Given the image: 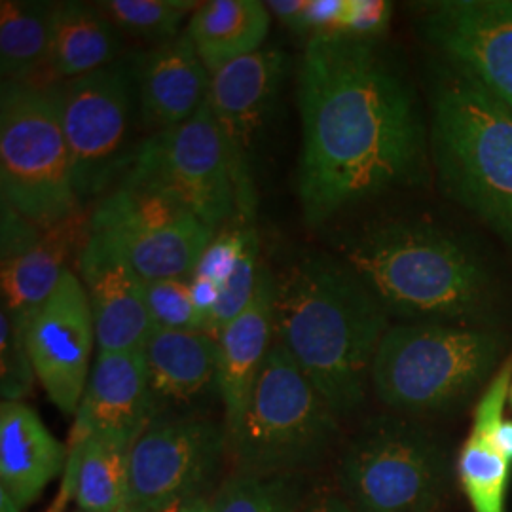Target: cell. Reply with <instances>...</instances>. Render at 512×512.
Listing matches in <instances>:
<instances>
[{"label": "cell", "mask_w": 512, "mask_h": 512, "mask_svg": "<svg viewBox=\"0 0 512 512\" xmlns=\"http://www.w3.org/2000/svg\"><path fill=\"white\" fill-rule=\"evenodd\" d=\"M298 110V202L310 228L427 181L429 124L420 97L376 38H308L298 69Z\"/></svg>", "instance_id": "obj_1"}, {"label": "cell", "mask_w": 512, "mask_h": 512, "mask_svg": "<svg viewBox=\"0 0 512 512\" xmlns=\"http://www.w3.org/2000/svg\"><path fill=\"white\" fill-rule=\"evenodd\" d=\"M274 277V340L342 420L365 403L389 313L340 256L306 253Z\"/></svg>", "instance_id": "obj_2"}, {"label": "cell", "mask_w": 512, "mask_h": 512, "mask_svg": "<svg viewBox=\"0 0 512 512\" xmlns=\"http://www.w3.org/2000/svg\"><path fill=\"white\" fill-rule=\"evenodd\" d=\"M338 256L389 315L469 327L494 308L495 283L488 266L437 224L404 219L368 224L342 238Z\"/></svg>", "instance_id": "obj_3"}, {"label": "cell", "mask_w": 512, "mask_h": 512, "mask_svg": "<svg viewBox=\"0 0 512 512\" xmlns=\"http://www.w3.org/2000/svg\"><path fill=\"white\" fill-rule=\"evenodd\" d=\"M429 150L446 198L512 243V109L448 61L429 84Z\"/></svg>", "instance_id": "obj_4"}, {"label": "cell", "mask_w": 512, "mask_h": 512, "mask_svg": "<svg viewBox=\"0 0 512 512\" xmlns=\"http://www.w3.org/2000/svg\"><path fill=\"white\" fill-rule=\"evenodd\" d=\"M505 349L507 336L497 330L395 325L376 351L370 385L382 403L401 414L448 410L494 376Z\"/></svg>", "instance_id": "obj_5"}, {"label": "cell", "mask_w": 512, "mask_h": 512, "mask_svg": "<svg viewBox=\"0 0 512 512\" xmlns=\"http://www.w3.org/2000/svg\"><path fill=\"white\" fill-rule=\"evenodd\" d=\"M338 433L340 418L274 340L249 406L228 439L236 471L308 475L327 456Z\"/></svg>", "instance_id": "obj_6"}, {"label": "cell", "mask_w": 512, "mask_h": 512, "mask_svg": "<svg viewBox=\"0 0 512 512\" xmlns=\"http://www.w3.org/2000/svg\"><path fill=\"white\" fill-rule=\"evenodd\" d=\"M0 190L23 217L50 228L80 211L59 109L48 88L2 82Z\"/></svg>", "instance_id": "obj_7"}, {"label": "cell", "mask_w": 512, "mask_h": 512, "mask_svg": "<svg viewBox=\"0 0 512 512\" xmlns=\"http://www.w3.org/2000/svg\"><path fill=\"white\" fill-rule=\"evenodd\" d=\"M48 90L59 109L78 202L105 198L124 179L139 148L133 145L139 118L137 61L118 59Z\"/></svg>", "instance_id": "obj_8"}, {"label": "cell", "mask_w": 512, "mask_h": 512, "mask_svg": "<svg viewBox=\"0 0 512 512\" xmlns=\"http://www.w3.org/2000/svg\"><path fill=\"white\" fill-rule=\"evenodd\" d=\"M444 480L437 442L414 421H366L338 463L342 497L353 512H435Z\"/></svg>", "instance_id": "obj_9"}, {"label": "cell", "mask_w": 512, "mask_h": 512, "mask_svg": "<svg viewBox=\"0 0 512 512\" xmlns=\"http://www.w3.org/2000/svg\"><path fill=\"white\" fill-rule=\"evenodd\" d=\"M90 234L150 283L190 279L217 230L162 190L122 179L95 205Z\"/></svg>", "instance_id": "obj_10"}, {"label": "cell", "mask_w": 512, "mask_h": 512, "mask_svg": "<svg viewBox=\"0 0 512 512\" xmlns=\"http://www.w3.org/2000/svg\"><path fill=\"white\" fill-rule=\"evenodd\" d=\"M124 179L162 190L215 230L236 219L228 156L207 101L181 126L150 133Z\"/></svg>", "instance_id": "obj_11"}, {"label": "cell", "mask_w": 512, "mask_h": 512, "mask_svg": "<svg viewBox=\"0 0 512 512\" xmlns=\"http://www.w3.org/2000/svg\"><path fill=\"white\" fill-rule=\"evenodd\" d=\"M226 450L224 423L198 414L156 416L129 448V511L162 512L203 497Z\"/></svg>", "instance_id": "obj_12"}, {"label": "cell", "mask_w": 512, "mask_h": 512, "mask_svg": "<svg viewBox=\"0 0 512 512\" xmlns=\"http://www.w3.org/2000/svg\"><path fill=\"white\" fill-rule=\"evenodd\" d=\"M289 71L279 48H262L211 74L207 103L226 148L236 194V219L251 226L256 217L255 162L277 93Z\"/></svg>", "instance_id": "obj_13"}, {"label": "cell", "mask_w": 512, "mask_h": 512, "mask_svg": "<svg viewBox=\"0 0 512 512\" xmlns=\"http://www.w3.org/2000/svg\"><path fill=\"white\" fill-rule=\"evenodd\" d=\"M25 346L37 380L48 399L74 416L90 378V359L97 344L88 294L71 268L54 294L25 327Z\"/></svg>", "instance_id": "obj_14"}, {"label": "cell", "mask_w": 512, "mask_h": 512, "mask_svg": "<svg viewBox=\"0 0 512 512\" xmlns=\"http://www.w3.org/2000/svg\"><path fill=\"white\" fill-rule=\"evenodd\" d=\"M421 31L444 61L512 109V0L429 2Z\"/></svg>", "instance_id": "obj_15"}, {"label": "cell", "mask_w": 512, "mask_h": 512, "mask_svg": "<svg viewBox=\"0 0 512 512\" xmlns=\"http://www.w3.org/2000/svg\"><path fill=\"white\" fill-rule=\"evenodd\" d=\"M76 270L88 294L97 351H143L154 330L147 283L103 239L90 232L78 249Z\"/></svg>", "instance_id": "obj_16"}, {"label": "cell", "mask_w": 512, "mask_h": 512, "mask_svg": "<svg viewBox=\"0 0 512 512\" xmlns=\"http://www.w3.org/2000/svg\"><path fill=\"white\" fill-rule=\"evenodd\" d=\"M156 418L143 351H97L80 406L74 414L69 446L92 437L131 444Z\"/></svg>", "instance_id": "obj_17"}, {"label": "cell", "mask_w": 512, "mask_h": 512, "mask_svg": "<svg viewBox=\"0 0 512 512\" xmlns=\"http://www.w3.org/2000/svg\"><path fill=\"white\" fill-rule=\"evenodd\" d=\"M143 357L156 416L196 414V404L219 397V340L209 332L154 329Z\"/></svg>", "instance_id": "obj_18"}, {"label": "cell", "mask_w": 512, "mask_h": 512, "mask_svg": "<svg viewBox=\"0 0 512 512\" xmlns=\"http://www.w3.org/2000/svg\"><path fill=\"white\" fill-rule=\"evenodd\" d=\"M211 73L186 29L137 61L139 120L152 133L181 126L207 101Z\"/></svg>", "instance_id": "obj_19"}, {"label": "cell", "mask_w": 512, "mask_h": 512, "mask_svg": "<svg viewBox=\"0 0 512 512\" xmlns=\"http://www.w3.org/2000/svg\"><path fill=\"white\" fill-rule=\"evenodd\" d=\"M274 298V274L262 264L253 302L220 332L219 399L228 439L241 423L274 344Z\"/></svg>", "instance_id": "obj_20"}, {"label": "cell", "mask_w": 512, "mask_h": 512, "mask_svg": "<svg viewBox=\"0 0 512 512\" xmlns=\"http://www.w3.org/2000/svg\"><path fill=\"white\" fill-rule=\"evenodd\" d=\"M511 389L512 355H509L476 404L469 439L459 454V480L473 512H505L512 454L501 444L497 431L505 420Z\"/></svg>", "instance_id": "obj_21"}, {"label": "cell", "mask_w": 512, "mask_h": 512, "mask_svg": "<svg viewBox=\"0 0 512 512\" xmlns=\"http://www.w3.org/2000/svg\"><path fill=\"white\" fill-rule=\"evenodd\" d=\"M65 465L67 448L31 406L0 404V490L27 509Z\"/></svg>", "instance_id": "obj_22"}, {"label": "cell", "mask_w": 512, "mask_h": 512, "mask_svg": "<svg viewBox=\"0 0 512 512\" xmlns=\"http://www.w3.org/2000/svg\"><path fill=\"white\" fill-rule=\"evenodd\" d=\"M88 232L90 219L84 222L78 211L69 219L44 228L37 243L23 253L2 260V310L12 317L23 332L31 317L54 294L65 270L69 268L67 258L80 239L88 238Z\"/></svg>", "instance_id": "obj_23"}, {"label": "cell", "mask_w": 512, "mask_h": 512, "mask_svg": "<svg viewBox=\"0 0 512 512\" xmlns=\"http://www.w3.org/2000/svg\"><path fill=\"white\" fill-rule=\"evenodd\" d=\"M122 38L95 4L55 2L42 88L105 69L118 61Z\"/></svg>", "instance_id": "obj_24"}, {"label": "cell", "mask_w": 512, "mask_h": 512, "mask_svg": "<svg viewBox=\"0 0 512 512\" xmlns=\"http://www.w3.org/2000/svg\"><path fill=\"white\" fill-rule=\"evenodd\" d=\"M270 31V10L258 0H207L188 19L186 33L209 73L256 54Z\"/></svg>", "instance_id": "obj_25"}, {"label": "cell", "mask_w": 512, "mask_h": 512, "mask_svg": "<svg viewBox=\"0 0 512 512\" xmlns=\"http://www.w3.org/2000/svg\"><path fill=\"white\" fill-rule=\"evenodd\" d=\"M128 456V444L105 437L67 448L65 467L74 471L78 511L120 512L128 507Z\"/></svg>", "instance_id": "obj_26"}, {"label": "cell", "mask_w": 512, "mask_h": 512, "mask_svg": "<svg viewBox=\"0 0 512 512\" xmlns=\"http://www.w3.org/2000/svg\"><path fill=\"white\" fill-rule=\"evenodd\" d=\"M55 2H0L2 82L35 84L46 65Z\"/></svg>", "instance_id": "obj_27"}, {"label": "cell", "mask_w": 512, "mask_h": 512, "mask_svg": "<svg viewBox=\"0 0 512 512\" xmlns=\"http://www.w3.org/2000/svg\"><path fill=\"white\" fill-rule=\"evenodd\" d=\"M311 499L308 475H256L236 471L213 499L215 512H302Z\"/></svg>", "instance_id": "obj_28"}, {"label": "cell", "mask_w": 512, "mask_h": 512, "mask_svg": "<svg viewBox=\"0 0 512 512\" xmlns=\"http://www.w3.org/2000/svg\"><path fill=\"white\" fill-rule=\"evenodd\" d=\"M120 35L162 44L181 33L200 2L194 0H105L97 4Z\"/></svg>", "instance_id": "obj_29"}, {"label": "cell", "mask_w": 512, "mask_h": 512, "mask_svg": "<svg viewBox=\"0 0 512 512\" xmlns=\"http://www.w3.org/2000/svg\"><path fill=\"white\" fill-rule=\"evenodd\" d=\"M147 304L154 329L211 334L209 319L198 310L192 298L190 279L150 281L147 283Z\"/></svg>", "instance_id": "obj_30"}, {"label": "cell", "mask_w": 512, "mask_h": 512, "mask_svg": "<svg viewBox=\"0 0 512 512\" xmlns=\"http://www.w3.org/2000/svg\"><path fill=\"white\" fill-rule=\"evenodd\" d=\"M260 270H262L260 245H258L256 230L253 228L234 274L230 275L228 281L220 287L219 302L211 313V321H209L211 334L217 340L220 332L226 329L234 319H238L239 315L253 302L258 279H260Z\"/></svg>", "instance_id": "obj_31"}, {"label": "cell", "mask_w": 512, "mask_h": 512, "mask_svg": "<svg viewBox=\"0 0 512 512\" xmlns=\"http://www.w3.org/2000/svg\"><path fill=\"white\" fill-rule=\"evenodd\" d=\"M0 393L2 403H23L37 378L25 346V334L12 317L0 313Z\"/></svg>", "instance_id": "obj_32"}, {"label": "cell", "mask_w": 512, "mask_h": 512, "mask_svg": "<svg viewBox=\"0 0 512 512\" xmlns=\"http://www.w3.org/2000/svg\"><path fill=\"white\" fill-rule=\"evenodd\" d=\"M251 230L253 226H234L215 234L200 256L192 277H203L222 287L234 274Z\"/></svg>", "instance_id": "obj_33"}, {"label": "cell", "mask_w": 512, "mask_h": 512, "mask_svg": "<svg viewBox=\"0 0 512 512\" xmlns=\"http://www.w3.org/2000/svg\"><path fill=\"white\" fill-rule=\"evenodd\" d=\"M391 4L384 0H346L340 35L376 38L389 23Z\"/></svg>", "instance_id": "obj_34"}, {"label": "cell", "mask_w": 512, "mask_h": 512, "mask_svg": "<svg viewBox=\"0 0 512 512\" xmlns=\"http://www.w3.org/2000/svg\"><path fill=\"white\" fill-rule=\"evenodd\" d=\"M42 230L44 228L23 217L10 203L2 202V260H8L35 245L42 236Z\"/></svg>", "instance_id": "obj_35"}, {"label": "cell", "mask_w": 512, "mask_h": 512, "mask_svg": "<svg viewBox=\"0 0 512 512\" xmlns=\"http://www.w3.org/2000/svg\"><path fill=\"white\" fill-rule=\"evenodd\" d=\"M310 0H268L266 8L274 14L285 27L293 29L294 33L304 31V19L308 12Z\"/></svg>", "instance_id": "obj_36"}, {"label": "cell", "mask_w": 512, "mask_h": 512, "mask_svg": "<svg viewBox=\"0 0 512 512\" xmlns=\"http://www.w3.org/2000/svg\"><path fill=\"white\" fill-rule=\"evenodd\" d=\"M190 287H192V298L198 310L211 321V313L219 302L220 285L203 277H190ZM209 329H211V323H209Z\"/></svg>", "instance_id": "obj_37"}, {"label": "cell", "mask_w": 512, "mask_h": 512, "mask_svg": "<svg viewBox=\"0 0 512 512\" xmlns=\"http://www.w3.org/2000/svg\"><path fill=\"white\" fill-rule=\"evenodd\" d=\"M302 512H353L346 499L342 495L330 494V492H323V494L311 495L308 505L304 507Z\"/></svg>", "instance_id": "obj_38"}, {"label": "cell", "mask_w": 512, "mask_h": 512, "mask_svg": "<svg viewBox=\"0 0 512 512\" xmlns=\"http://www.w3.org/2000/svg\"><path fill=\"white\" fill-rule=\"evenodd\" d=\"M162 512H215V509H213V501H209L205 497H196V499L177 503Z\"/></svg>", "instance_id": "obj_39"}, {"label": "cell", "mask_w": 512, "mask_h": 512, "mask_svg": "<svg viewBox=\"0 0 512 512\" xmlns=\"http://www.w3.org/2000/svg\"><path fill=\"white\" fill-rule=\"evenodd\" d=\"M74 499V492L71 488H67V486H61L59 488V492H57V497L54 499V503L50 505V509L46 512H63L65 511V507L69 505V501Z\"/></svg>", "instance_id": "obj_40"}, {"label": "cell", "mask_w": 512, "mask_h": 512, "mask_svg": "<svg viewBox=\"0 0 512 512\" xmlns=\"http://www.w3.org/2000/svg\"><path fill=\"white\" fill-rule=\"evenodd\" d=\"M23 509L19 507L18 503L6 494L4 490H0V512H21Z\"/></svg>", "instance_id": "obj_41"}, {"label": "cell", "mask_w": 512, "mask_h": 512, "mask_svg": "<svg viewBox=\"0 0 512 512\" xmlns=\"http://www.w3.org/2000/svg\"><path fill=\"white\" fill-rule=\"evenodd\" d=\"M120 512H133V511H129L128 507H126V509H124V511H120Z\"/></svg>", "instance_id": "obj_42"}, {"label": "cell", "mask_w": 512, "mask_h": 512, "mask_svg": "<svg viewBox=\"0 0 512 512\" xmlns=\"http://www.w3.org/2000/svg\"><path fill=\"white\" fill-rule=\"evenodd\" d=\"M511 406H512V389H511Z\"/></svg>", "instance_id": "obj_43"}, {"label": "cell", "mask_w": 512, "mask_h": 512, "mask_svg": "<svg viewBox=\"0 0 512 512\" xmlns=\"http://www.w3.org/2000/svg\"><path fill=\"white\" fill-rule=\"evenodd\" d=\"M74 512H84V511H74Z\"/></svg>", "instance_id": "obj_44"}, {"label": "cell", "mask_w": 512, "mask_h": 512, "mask_svg": "<svg viewBox=\"0 0 512 512\" xmlns=\"http://www.w3.org/2000/svg\"><path fill=\"white\" fill-rule=\"evenodd\" d=\"M435 512H437V511H435Z\"/></svg>", "instance_id": "obj_45"}]
</instances>
